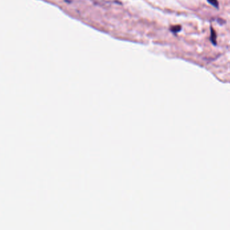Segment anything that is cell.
<instances>
[{
  "instance_id": "1",
  "label": "cell",
  "mask_w": 230,
  "mask_h": 230,
  "mask_svg": "<svg viewBox=\"0 0 230 230\" xmlns=\"http://www.w3.org/2000/svg\"><path fill=\"white\" fill-rule=\"evenodd\" d=\"M216 33L215 31L213 30V28H212V26L211 27V36H210V39L212 43H213V45H215L217 44V41H216Z\"/></svg>"
},
{
  "instance_id": "2",
  "label": "cell",
  "mask_w": 230,
  "mask_h": 230,
  "mask_svg": "<svg viewBox=\"0 0 230 230\" xmlns=\"http://www.w3.org/2000/svg\"><path fill=\"white\" fill-rule=\"evenodd\" d=\"M207 1H209V3H210L212 6H213L214 7H218V6H219V4H218V1L217 0H207Z\"/></svg>"
},
{
  "instance_id": "3",
  "label": "cell",
  "mask_w": 230,
  "mask_h": 230,
  "mask_svg": "<svg viewBox=\"0 0 230 230\" xmlns=\"http://www.w3.org/2000/svg\"><path fill=\"white\" fill-rule=\"evenodd\" d=\"M180 30H181V27L180 26H173V27H172L171 28V31H172L173 33H178V32Z\"/></svg>"
}]
</instances>
